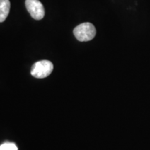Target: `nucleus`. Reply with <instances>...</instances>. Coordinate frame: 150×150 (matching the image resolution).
Masks as SVG:
<instances>
[{
  "mask_svg": "<svg viewBox=\"0 0 150 150\" xmlns=\"http://www.w3.org/2000/svg\"><path fill=\"white\" fill-rule=\"evenodd\" d=\"M73 33L79 41L87 42L93 40L95 38L96 35V29L93 24L84 22L75 27Z\"/></svg>",
  "mask_w": 150,
  "mask_h": 150,
  "instance_id": "obj_1",
  "label": "nucleus"
},
{
  "mask_svg": "<svg viewBox=\"0 0 150 150\" xmlns=\"http://www.w3.org/2000/svg\"><path fill=\"white\" fill-rule=\"evenodd\" d=\"M54 70V65L51 61L47 60L38 61L33 65L31 70V74L37 79L47 77Z\"/></svg>",
  "mask_w": 150,
  "mask_h": 150,
  "instance_id": "obj_2",
  "label": "nucleus"
},
{
  "mask_svg": "<svg viewBox=\"0 0 150 150\" xmlns=\"http://www.w3.org/2000/svg\"><path fill=\"white\" fill-rule=\"evenodd\" d=\"M26 7L33 19L40 20L45 16V8L39 0H26Z\"/></svg>",
  "mask_w": 150,
  "mask_h": 150,
  "instance_id": "obj_3",
  "label": "nucleus"
},
{
  "mask_svg": "<svg viewBox=\"0 0 150 150\" xmlns=\"http://www.w3.org/2000/svg\"><path fill=\"white\" fill-rule=\"evenodd\" d=\"M11 3L9 0H0V22L5 21L9 14Z\"/></svg>",
  "mask_w": 150,
  "mask_h": 150,
  "instance_id": "obj_4",
  "label": "nucleus"
},
{
  "mask_svg": "<svg viewBox=\"0 0 150 150\" xmlns=\"http://www.w3.org/2000/svg\"><path fill=\"white\" fill-rule=\"evenodd\" d=\"M0 150H18V148L13 142H6L0 145Z\"/></svg>",
  "mask_w": 150,
  "mask_h": 150,
  "instance_id": "obj_5",
  "label": "nucleus"
}]
</instances>
